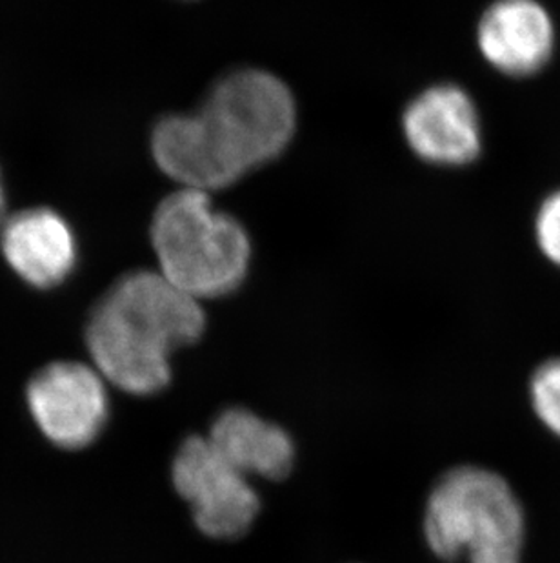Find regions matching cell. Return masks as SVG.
<instances>
[{"instance_id":"1","label":"cell","mask_w":560,"mask_h":563,"mask_svg":"<svg viewBox=\"0 0 560 563\" xmlns=\"http://www.w3.org/2000/svg\"><path fill=\"white\" fill-rule=\"evenodd\" d=\"M295 101L268 71L243 69L219 82L195 113L155 126L152 154L182 188H226L276 159L295 132Z\"/></svg>"},{"instance_id":"2","label":"cell","mask_w":560,"mask_h":563,"mask_svg":"<svg viewBox=\"0 0 560 563\" xmlns=\"http://www.w3.org/2000/svg\"><path fill=\"white\" fill-rule=\"evenodd\" d=\"M206 329L197 299L159 272L137 271L116 279L97 301L86 324V345L107 382L135 396H152L171 382V356Z\"/></svg>"},{"instance_id":"3","label":"cell","mask_w":560,"mask_h":563,"mask_svg":"<svg viewBox=\"0 0 560 563\" xmlns=\"http://www.w3.org/2000/svg\"><path fill=\"white\" fill-rule=\"evenodd\" d=\"M152 243L160 276L199 303L237 290L251 261L243 224L219 212L206 191L193 188L175 191L160 202Z\"/></svg>"},{"instance_id":"4","label":"cell","mask_w":560,"mask_h":563,"mask_svg":"<svg viewBox=\"0 0 560 563\" xmlns=\"http://www.w3.org/2000/svg\"><path fill=\"white\" fill-rule=\"evenodd\" d=\"M424 532L439 559L471 563H520L524 515L517 496L488 468H451L426 505Z\"/></svg>"},{"instance_id":"5","label":"cell","mask_w":560,"mask_h":563,"mask_svg":"<svg viewBox=\"0 0 560 563\" xmlns=\"http://www.w3.org/2000/svg\"><path fill=\"white\" fill-rule=\"evenodd\" d=\"M171 482L190 504L195 526L206 537L237 540L251 529L259 515L257 490L208 438L182 441L171 465Z\"/></svg>"},{"instance_id":"6","label":"cell","mask_w":560,"mask_h":563,"mask_svg":"<svg viewBox=\"0 0 560 563\" xmlns=\"http://www.w3.org/2000/svg\"><path fill=\"white\" fill-rule=\"evenodd\" d=\"M26 401L44 437L66 451L91 445L110 415L104 377L79 362H55L41 368L30 379Z\"/></svg>"},{"instance_id":"7","label":"cell","mask_w":560,"mask_h":563,"mask_svg":"<svg viewBox=\"0 0 560 563\" xmlns=\"http://www.w3.org/2000/svg\"><path fill=\"white\" fill-rule=\"evenodd\" d=\"M0 254L27 287L54 290L77 271L79 240L54 208H24L0 224Z\"/></svg>"},{"instance_id":"8","label":"cell","mask_w":560,"mask_h":563,"mask_svg":"<svg viewBox=\"0 0 560 563\" xmlns=\"http://www.w3.org/2000/svg\"><path fill=\"white\" fill-rule=\"evenodd\" d=\"M402 130L421 159L435 165H466L481 152L475 107L457 86H434L407 104Z\"/></svg>"},{"instance_id":"9","label":"cell","mask_w":560,"mask_h":563,"mask_svg":"<svg viewBox=\"0 0 560 563\" xmlns=\"http://www.w3.org/2000/svg\"><path fill=\"white\" fill-rule=\"evenodd\" d=\"M479 46L495 68L528 75L545 66L553 48V26L535 0H501L482 16Z\"/></svg>"},{"instance_id":"10","label":"cell","mask_w":560,"mask_h":563,"mask_svg":"<svg viewBox=\"0 0 560 563\" xmlns=\"http://www.w3.org/2000/svg\"><path fill=\"white\" fill-rule=\"evenodd\" d=\"M208 440L246 478L282 479L295 463V443L290 434L243 407L221 412Z\"/></svg>"},{"instance_id":"11","label":"cell","mask_w":560,"mask_h":563,"mask_svg":"<svg viewBox=\"0 0 560 563\" xmlns=\"http://www.w3.org/2000/svg\"><path fill=\"white\" fill-rule=\"evenodd\" d=\"M531 399L542 423L560 437V360L537 368L531 379Z\"/></svg>"},{"instance_id":"12","label":"cell","mask_w":560,"mask_h":563,"mask_svg":"<svg viewBox=\"0 0 560 563\" xmlns=\"http://www.w3.org/2000/svg\"><path fill=\"white\" fill-rule=\"evenodd\" d=\"M537 235L540 249L551 261L560 265V191L551 196L540 208Z\"/></svg>"},{"instance_id":"13","label":"cell","mask_w":560,"mask_h":563,"mask_svg":"<svg viewBox=\"0 0 560 563\" xmlns=\"http://www.w3.org/2000/svg\"><path fill=\"white\" fill-rule=\"evenodd\" d=\"M5 207H8V191H5L4 176H2V170H0V224H2L5 216H8Z\"/></svg>"}]
</instances>
